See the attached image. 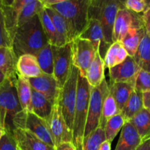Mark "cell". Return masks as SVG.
<instances>
[{
  "label": "cell",
  "mask_w": 150,
  "mask_h": 150,
  "mask_svg": "<svg viewBox=\"0 0 150 150\" xmlns=\"http://www.w3.org/2000/svg\"><path fill=\"white\" fill-rule=\"evenodd\" d=\"M143 108V93L134 89L121 113L125 121L129 122Z\"/></svg>",
  "instance_id": "obj_27"
},
{
  "label": "cell",
  "mask_w": 150,
  "mask_h": 150,
  "mask_svg": "<svg viewBox=\"0 0 150 150\" xmlns=\"http://www.w3.org/2000/svg\"><path fill=\"white\" fill-rule=\"evenodd\" d=\"M105 141L104 130L98 127L83 138L82 150H99L101 144Z\"/></svg>",
  "instance_id": "obj_34"
},
{
  "label": "cell",
  "mask_w": 150,
  "mask_h": 150,
  "mask_svg": "<svg viewBox=\"0 0 150 150\" xmlns=\"http://www.w3.org/2000/svg\"><path fill=\"white\" fill-rule=\"evenodd\" d=\"M38 16L40 18V20L44 33H45V36L48 39V43L51 44L53 46L60 47L59 39L57 32L51 18L45 11V7L40 12Z\"/></svg>",
  "instance_id": "obj_31"
},
{
  "label": "cell",
  "mask_w": 150,
  "mask_h": 150,
  "mask_svg": "<svg viewBox=\"0 0 150 150\" xmlns=\"http://www.w3.org/2000/svg\"><path fill=\"white\" fill-rule=\"evenodd\" d=\"M48 43L38 15L18 28L12 42L17 59L25 54L36 56Z\"/></svg>",
  "instance_id": "obj_2"
},
{
  "label": "cell",
  "mask_w": 150,
  "mask_h": 150,
  "mask_svg": "<svg viewBox=\"0 0 150 150\" xmlns=\"http://www.w3.org/2000/svg\"><path fill=\"white\" fill-rule=\"evenodd\" d=\"M45 7L58 13L67 23L72 41L79 38L88 23L89 0H41Z\"/></svg>",
  "instance_id": "obj_1"
},
{
  "label": "cell",
  "mask_w": 150,
  "mask_h": 150,
  "mask_svg": "<svg viewBox=\"0 0 150 150\" xmlns=\"http://www.w3.org/2000/svg\"><path fill=\"white\" fill-rule=\"evenodd\" d=\"M17 144L10 131L5 130V133L0 140V150H18Z\"/></svg>",
  "instance_id": "obj_38"
},
{
  "label": "cell",
  "mask_w": 150,
  "mask_h": 150,
  "mask_svg": "<svg viewBox=\"0 0 150 150\" xmlns=\"http://www.w3.org/2000/svg\"><path fill=\"white\" fill-rule=\"evenodd\" d=\"M122 2L125 7L137 14L143 13L147 10L146 0H126Z\"/></svg>",
  "instance_id": "obj_37"
},
{
  "label": "cell",
  "mask_w": 150,
  "mask_h": 150,
  "mask_svg": "<svg viewBox=\"0 0 150 150\" xmlns=\"http://www.w3.org/2000/svg\"><path fill=\"white\" fill-rule=\"evenodd\" d=\"M143 102L144 108L150 112V90L143 93Z\"/></svg>",
  "instance_id": "obj_41"
},
{
  "label": "cell",
  "mask_w": 150,
  "mask_h": 150,
  "mask_svg": "<svg viewBox=\"0 0 150 150\" xmlns=\"http://www.w3.org/2000/svg\"><path fill=\"white\" fill-rule=\"evenodd\" d=\"M141 70L150 73V38L145 34L133 57Z\"/></svg>",
  "instance_id": "obj_28"
},
{
  "label": "cell",
  "mask_w": 150,
  "mask_h": 150,
  "mask_svg": "<svg viewBox=\"0 0 150 150\" xmlns=\"http://www.w3.org/2000/svg\"><path fill=\"white\" fill-rule=\"evenodd\" d=\"M109 92L115 100L119 108L122 111L135 89V84L132 83H111Z\"/></svg>",
  "instance_id": "obj_24"
},
{
  "label": "cell",
  "mask_w": 150,
  "mask_h": 150,
  "mask_svg": "<svg viewBox=\"0 0 150 150\" xmlns=\"http://www.w3.org/2000/svg\"><path fill=\"white\" fill-rule=\"evenodd\" d=\"M16 79H6L0 85V123L3 129L10 132L13 118L22 111L16 89Z\"/></svg>",
  "instance_id": "obj_5"
},
{
  "label": "cell",
  "mask_w": 150,
  "mask_h": 150,
  "mask_svg": "<svg viewBox=\"0 0 150 150\" xmlns=\"http://www.w3.org/2000/svg\"><path fill=\"white\" fill-rule=\"evenodd\" d=\"M79 70L73 64L65 83L59 90L58 95L59 102L62 114L67 126L73 133V117L77 95V83Z\"/></svg>",
  "instance_id": "obj_7"
},
{
  "label": "cell",
  "mask_w": 150,
  "mask_h": 150,
  "mask_svg": "<svg viewBox=\"0 0 150 150\" xmlns=\"http://www.w3.org/2000/svg\"><path fill=\"white\" fill-rule=\"evenodd\" d=\"M0 47L12 48V40L7 32L2 10L0 8Z\"/></svg>",
  "instance_id": "obj_36"
},
{
  "label": "cell",
  "mask_w": 150,
  "mask_h": 150,
  "mask_svg": "<svg viewBox=\"0 0 150 150\" xmlns=\"http://www.w3.org/2000/svg\"><path fill=\"white\" fill-rule=\"evenodd\" d=\"M47 123L55 147L63 142H73V133L67 126L62 114L58 96L54 103L52 113Z\"/></svg>",
  "instance_id": "obj_10"
},
{
  "label": "cell",
  "mask_w": 150,
  "mask_h": 150,
  "mask_svg": "<svg viewBox=\"0 0 150 150\" xmlns=\"http://www.w3.org/2000/svg\"><path fill=\"white\" fill-rule=\"evenodd\" d=\"M105 68L103 60L97 52L95 59L86 70L84 76L91 87L98 86L105 79Z\"/></svg>",
  "instance_id": "obj_21"
},
{
  "label": "cell",
  "mask_w": 150,
  "mask_h": 150,
  "mask_svg": "<svg viewBox=\"0 0 150 150\" xmlns=\"http://www.w3.org/2000/svg\"><path fill=\"white\" fill-rule=\"evenodd\" d=\"M140 70L133 57L128 56L124 62L109 69L111 83H132L135 84Z\"/></svg>",
  "instance_id": "obj_14"
},
{
  "label": "cell",
  "mask_w": 150,
  "mask_h": 150,
  "mask_svg": "<svg viewBox=\"0 0 150 150\" xmlns=\"http://www.w3.org/2000/svg\"><path fill=\"white\" fill-rule=\"evenodd\" d=\"M128 57L121 42H114L110 45L105 54L103 62L105 67L110 69L124 62Z\"/></svg>",
  "instance_id": "obj_25"
},
{
  "label": "cell",
  "mask_w": 150,
  "mask_h": 150,
  "mask_svg": "<svg viewBox=\"0 0 150 150\" xmlns=\"http://www.w3.org/2000/svg\"><path fill=\"white\" fill-rule=\"evenodd\" d=\"M142 142V139L134 126L130 122H127L122 128L115 150H136Z\"/></svg>",
  "instance_id": "obj_17"
},
{
  "label": "cell",
  "mask_w": 150,
  "mask_h": 150,
  "mask_svg": "<svg viewBox=\"0 0 150 150\" xmlns=\"http://www.w3.org/2000/svg\"><path fill=\"white\" fill-rule=\"evenodd\" d=\"M126 122L122 113L108 120L104 127L105 140L111 143Z\"/></svg>",
  "instance_id": "obj_33"
},
{
  "label": "cell",
  "mask_w": 150,
  "mask_h": 150,
  "mask_svg": "<svg viewBox=\"0 0 150 150\" xmlns=\"http://www.w3.org/2000/svg\"><path fill=\"white\" fill-rule=\"evenodd\" d=\"M54 103L47 98L45 95L36 91L32 90L30 111L42 120L48 121L52 113Z\"/></svg>",
  "instance_id": "obj_18"
},
{
  "label": "cell",
  "mask_w": 150,
  "mask_h": 150,
  "mask_svg": "<svg viewBox=\"0 0 150 150\" xmlns=\"http://www.w3.org/2000/svg\"><path fill=\"white\" fill-rule=\"evenodd\" d=\"M111 143L108 141H104L102 144H101L100 146L99 150H111Z\"/></svg>",
  "instance_id": "obj_43"
},
{
  "label": "cell",
  "mask_w": 150,
  "mask_h": 150,
  "mask_svg": "<svg viewBox=\"0 0 150 150\" xmlns=\"http://www.w3.org/2000/svg\"><path fill=\"white\" fill-rule=\"evenodd\" d=\"M5 79H6L5 76H4V75L3 74L1 71H0V85H1V83L4 81V80H5Z\"/></svg>",
  "instance_id": "obj_44"
},
{
  "label": "cell",
  "mask_w": 150,
  "mask_h": 150,
  "mask_svg": "<svg viewBox=\"0 0 150 150\" xmlns=\"http://www.w3.org/2000/svg\"><path fill=\"white\" fill-rule=\"evenodd\" d=\"M16 89L22 110L30 111L32 89L28 79L18 75L16 79Z\"/></svg>",
  "instance_id": "obj_29"
},
{
  "label": "cell",
  "mask_w": 150,
  "mask_h": 150,
  "mask_svg": "<svg viewBox=\"0 0 150 150\" xmlns=\"http://www.w3.org/2000/svg\"><path fill=\"white\" fill-rule=\"evenodd\" d=\"M73 64L83 77L86 70L95 59L97 51L89 40L76 38L72 41Z\"/></svg>",
  "instance_id": "obj_11"
},
{
  "label": "cell",
  "mask_w": 150,
  "mask_h": 150,
  "mask_svg": "<svg viewBox=\"0 0 150 150\" xmlns=\"http://www.w3.org/2000/svg\"><path fill=\"white\" fill-rule=\"evenodd\" d=\"M4 133H5V130H4V129H3L2 127H0V140H1V137L3 136V135L4 134Z\"/></svg>",
  "instance_id": "obj_45"
},
{
  "label": "cell",
  "mask_w": 150,
  "mask_h": 150,
  "mask_svg": "<svg viewBox=\"0 0 150 150\" xmlns=\"http://www.w3.org/2000/svg\"><path fill=\"white\" fill-rule=\"evenodd\" d=\"M144 26L142 15L127 10L125 6L120 7L116 16L113 28V42H121L125 34L133 26Z\"/></svg>",
  "instance_id": "obj_12"
},
{
  "label": "cell",
  "mask_w": 150,
  "mask_h": 150,
  "mask_svg": "<svg viewBox=\"0 0 150 150\" xmlns=\"http://www.w3.org/2000/svg\"><path fill=\"white\" fill-rule=\"evenodd\" d=\"M108 94L109 86L105 79L98 86H90V97L88 107L87 119L85 127L84 137L99 127L103 105Z\"/></svg>",
  "instance_id": "obj_8"
},
{
  "label": "cell",
  "mask_w": 150,
  "mask_h": 150,
  "mask_svg": "<svg viewBox=\"0 0 150 150\" xmlns=\"http://www.w3.org/2000/svg\"><path fill=\"white\" fill-rule=\"evenodd\" d=\"M142 18L146 34L150 38V8L142 13Z\"/></svg>",
  "instance_id": "obj_39"
},
{
  "label": "cell",
  "mask_w": 150,
  "mask_h": 150,
  "mask_svg": "<svg viewBox=\"0 0 150 150\" xmlns=\"http://www.w3.org/2000/svg\"><path fill=\"white\" fill-rule=\"evenodd\" d=\"M38 60L40 68L42 73L48 75H53L54 73V52L53 47L48 43L42 48L35 56Z\"/></svg>",
  "instance_id": "obj_30"
},
{
  "label": "cell",
  "mask_w": 150,
  "mask_h": 150,
  "mask_svg": "<svg viewBox=\"0 0 150 150\" xmlns=\"http://www.w3.org/2000/svg\"><path fill=\"white\" fill-rule=\"evenodd\" d=\"M18 59L12 48L0 47V71L6 79L16 80L17 79Z\"/></svg>",
  "instance_id": "obj_19"
},
{
  "label": "cell",
  "mask_w": 150,
  "mask_h": 150,
  "mask_svg": "<svg viewBox=\"0 0 150 150\" xmlns=\"http://www.w3.org/2000/svg\"><path fill=\"white\" fill-rule=\"evenodd\" d=\"M11 133L20 150H47L51 147L26 130L13 129Z\"/></svg>",
  "instance_id": "obj_16"
},
{
  "label": "cell",
  "mask_w": 150,
  "mask_h": 150,
  "mask_svg": "<svg viewBox=\"0 0 150 150\" xmlns=\"http://www.w3.org/2000/svg\"><path fill=\"white\" fill-rule=\"evenodd\" d=\"M122 1L119 0H89L88 18L100 22L107 43H113V28L117 11L123 7Z\"/></svg>",
  "instance_id": "obj_4"
},
{
  "label": "cell",
  "mask_w": 150,
  "mask_h": 150,
  "mask_svg": "<svg viewBox=\"0 0 150 150\" xmlns=\"http://www.w3.org/2000/svg\"><path fill=\"white\" fill-rule=\"evenodd\" d=\"M1 2H2V0H0V7H1Z\"/></svg>",
  "instance_id": "obj_46"
},
{
  "label": "cell",
  "mask_w": 150,
  "mask_h": 150,
  "mask_svg": "<svg viewBox=\"0 0 150 150\" xmlns=\"http://www.w3.org/2000/svg\"><path fill=\"white\" fill-rule=\"evenodd\" d=\"M28 81L32 89L42 94L51 101L55 102L60 89L53 75L42 73L38 77L29 79Z\"/></svg>",
  "instance_id": "obj_15"
},
{
  "label": "cell",
  "mask_w": 150,
  "mask_h": 150,
  "mask_svg": "<svg viewBox=\"0 0 150 150\" xmlns=\"http://www.w3.org/2000/svg\"><path fill=\"white\" fill-rule=\"evenodd\" d=\"M18 150H20V149H18Z\"/></svg>",
  "instance_id": "obj_48"
},
{
  "label": "cell",
  "mask_w": 150,
  "mask_h": 150,
  "mask_svg": "<svg viewBox=\"0 0 150 150\" xmlns=\"http://www.w3.org/2000/svg\"><path fill=\"white\" fill-rule=\"evenodd\" d=\"M23 129L30 132L43 143L55 148L54 140L45 120L29 111H23L17 114L12 121V129Z\"/></svg>",
  "instance_id": "obj_6"
},
{
  "label": "cell",
  "mask_w": 150,
  "mask_h": 150,
  "mask_svg": "<svg viewBox=\"0 0 150 150\" xmlns=\"http://www.w3.org/2000/svg\"><path fill=\"white\" fill-rule=\"evenodd\" d=\"M137 130L142 142L150 139V112L143 108L130 121Z\"/></svg>",
  "instance_id": "obj_26"
},
{
  "label": "cell",
  "mask_w": 150,
  "mask_h": 150,
  "mask_svg": "<svg viewBox=\"0 0 150 150\" xmlns=\"http://www.w3.org/2000/svg\"><path fill=\"white\" fill-rule=\"evenodd\" d=\"M54 52V73L59 89L62 88L68 78L73 66V51L72 42L61 47L53 46Z\"/></svg>",
  "instance_id": "obj_9"
},
{
  "label": "cell",
  "mask_w": 150,
  "mask_h": 150,
  "mask_svg": "<svg viewBox=\"0 0 150 150\" xmlns=\"http://www.w3.org/2000/svg\"><path fill=\"white\" fill-rule=\"evenodd\" d=\"M55 150H77L73 142H63L55 147Z\"/></svg>",
  "instance_id": "obj_40"
},
{
  "label": "cell",
  "mask_w": 150,
  "mask_h": 150,
  "mask_svg": "<svg viewBox=\"0 0 150 150\" xmlns=\"http://www.w3.org/2000/svg\"><path fill=\"white\" fill-rule=\"evenodd\" d=\"M45 10L51 18L57 31L59 39L60 47L69 42H71L72 39L70 30L64 19L58 13L49 7H45Z\"/></svg>",
  "instance_id": "obj_23"
},
{
  "label": "cell",
  "mask_w": 150,
  "mask_h": 150,
  "mask_svg": "<svg viewBox=\"0 0 150 150\" xmlns=\"http://www.w3.org/2000/svg\"><path fill=\"white\" fill-rule=\"evenodd\" d=\"M16 68L18 76L27 79L36 78L42 73L36 57L30 54L21 56L18 59Z\"/></svg>",
  "instance_id": "obj_20"
},
{
  "label": "cell",
  "mask_w": 150,
  "mask_h": 150,
  "mask_svg": "<svg viewBox=\"0 0 150 150\" xmlns=\"http://www.w3.org/2000/svg\"><path fill=\"white\" fill-rule=\"evenodd\" d=\"M90 97V86L79 73L77 83V95L75 105L73 126V143L77 150H82L85 127L87 119Z\"/></svg>",
  "instance_id": "obj_3"
},
{
  "label": "cell",
  "mask_w": 150,
  "mask_h": 150,
  "mask_svg": "<svg viewBox=\"0 0 150 150\" xmlns=\"http://www.w3.org/2000/svg\"><path fill=\"white\" fill-rule=\"evenodd\" d=\"M136 150H150V139L142 142Z\"/></svg>",
  "instance_id": "obj_42"
},
{
  "label": "cell",
  "mask_w": 150,
  "mask_h": 150,
  "mask_svg": "<svg viewBox=\"0 0 150 150\" xmlns=\"http://www.w3.org/2000/svg\"><path fill=\"white\" fill-rule=\"evenodd\" d=\"M0 127H1V123H0Z\"/></svg>",
  "instance_id": "obj_47"
},
{
  "label": "cell",
  "mask_w": 150,
  "mask_h": 150,
  "mask_svg": "<svg viewBox=\"0 0 150 150\" xmlns=\"http://www.w3.org/2000/svg\"><path fill=\"white\" fill-rule=\"evenodd\" d=\"M135 89L139 92H146L150 90V73L140 70L135 81Z\"/></svg>",
  "instance_id": "obj_35"
},
{
  "label": "cell",
  "mask_w": 150,
  "mask_h": 150,
  "mask_svg": "<svg viewBox=\"0 0 150 150\" xmlns=\"http://www.w3.org/2000/svg\"><path fill=\"white\" fill-rule=\"evenodd\" d=\"M145 34L146 32L144 26H133L127 31L121 42L128 56L134 57Z\"/></svg>",
  "instance_id": "obj_22"
},
{
  "label": "cell",
  "mask_w": 150,
  "mask_h": 150,
  "mask_svg": "<svg viewBox=\"0 0 150 150\" xmlns=\"http://www.w3.org/2000/svg\"><path fill=\"white\" fill-rule=\"evenodd\" d=\"M79 38L89 40L92 44L97 52L100 54L103 60L104 59L105 54L111 45L107 43L105 40L102 27L98 20L89 18L84 30Z\"/></svg>",
  "instance_id": "obj_13"
},
{
  "label": "cell",
  "mask_w": 150,
  "mask_h": 150,
  "mask_svg": "<svg viewBox=\"0 0 150 150\" xmlns=\"http://www.w3.org/2000/svg\"><path fill=\"white\" fill-rule=\"evenodd\" d=\"M120 113H121V111L119 108L118 105L109 92L108 96L105 99L103 105L99 127H101L104 130V127H105L107 121Z\"/></svg>",
  "instance_id": "obj_32"
}]
</instances>
